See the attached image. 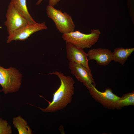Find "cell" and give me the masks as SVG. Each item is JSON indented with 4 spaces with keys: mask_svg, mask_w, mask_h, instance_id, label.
<instances>
[{
    "mask_svg": "<svg viewBox=\"0 0 134 134\" xmlns=\"http://www.w3.org/2000/svg\"><path fill=\"white\" fill-rule=\"evenodd\" d=\"M66 49L67 57L69 62L79 63L91 71L88 65L87 53L84 51L83 49L67 42H66Z\"/></svg>",
    "mask_w": 134,
    "mask_h": 134,
    "instance_id": "9",
    "label": "cell"
},
{
    "mask_svg": "<svg viewBox=\"0 0 134 134\" xmlns=\"http://www.w3.org/2000/svg\"><path fill=\"white\" fill-rule=\"evenodd\" d=\"M6 17V20L4 23L8 34L28 24L27 20L10 3L8 6Z\"/></svg>",
    "mask_w": 134,
    "mask_h": 134,
    "instance_id": "7",
    "label": "cell"
},
{
    "mask_svg": "<svg viewBox=\"0 0 134 134\" xmlns=\"http://www.w3.org/2000/svg\"><path fill=\"white\" fill-rule=\"evenodd\" d=\"M100 34L98 29H92L89 34H84L77 30L63 34L62 38L66 42L83 49L90 48L95 44L98 40Z\"/></svg>",
    "mask_w": 134,
    "mask_h": 134,
    "instance_id": "2",
    "label": "cell"
},
{
    "mask_svg": "<svg viewBox=\"0 0 134 134\" xmlns=\"http://www.w3.org/2000/svg\"><path fill=\"white\" fill-rule=\"evenodd\" d=\"M68 66L71 73L88 89L92 85L95 86L91 71L81 64L74 62H69Z\"/></svg>",
    "mask_w": 134,
    "mask_h": 134,
    "instance_id": "8",
    "label": "cell"
},
{
    "mask_svg": "<svg viewBox=\"0 0 134 134\" xmlns=\"http://www.w3.org/2000/svg\"><path fill=\"white\" fill-rule=\"evenodd\" d=\"M44 0H38L36 3V5H39ZM61 0H49L48 2L49 5L54 7L56 5L57 3L59 2Z\"/></svg>",
    "mask_w": 134,
    "mask_h": 134,
    "instance_id": "16",
    "label": "cell"
},
{
    "mask_svg": "<svg viewBox=\"0 0 134 134\" xmlns=\"http://www.w3.org/2000/svg\"><path fill=\"white\" fill-rule=\"evenodd\" d=\"M13 123L19 134H31L32 130L27 122L20 116L13 118Z\"/></svg>",
    "mask_w": 134,
    "mask_h": 134,
    "instance_id": "13",
    "label": "cell"
},
{
    "mask_svg": "<svg viewBox=\"0 0 134 134\" xmlns=\"http://www.w3.org/2000/svg\"><path fill=\"white\" fill-rule=\"evenodd\" d=\"M134 1V0H127V2H129Z\"/></svg>",
    "mask_w": 134,
    "mask_h": 134,
    "instance_id": "17",
    "label": "cell"
},
{
    "mask_svg": "<svg viewBox=\"0 0 134 134\" xmlns=\"http://www.w3.org/2000/svg\"><path fill=\"white\" fill-rule=\"evenodd\" d=\"M47 27L45 22L27 24L14 31L8 34L6 42L10 43L14 40L24 41L33 33L39 31L46 29Z\"/></svg>",
    "mask_w": 134,
    "mask_h": 134,
    "instance_id": "5",
    "label": "cell"
},
{
    "mask_svg": "<svg viewBox=\"0 0 134 134\" xmlns=\"http://www.w3.org/2000/svg\"><path fill=\"white\" fill-rule=\"evenodd\" d=\"M88 90L94 99L108 108H115L116 102L120 98L114 94L112 89L109 88H106L104 92H101L96 88L95 85H93Z\"/></svg>",
    "mask_w": 134,
    "mask_h": 134,
    "instance_id": "6",
    "label": "cell"
},
{
    "mask_svg": "<svg viewBox=\"0 0 134 134\" xmlns=\"http://www.w3.org/2000/svg\"><path fill=\"white\" fill-rule=\"evenodd\" d=\"M134 105V93L132 92L124 94L117 101L115 108H121L125 106Z\"/></svg>",
    "mask_w": 134,
    "mask_h": 134,
    "instance_id": "14",
    "label": "cell"
},
{
    "mask_svg": "<svg viewBox=\"0 0 134 134\" xmlns=\"http://www.w3.org/2000/svg\"><path fill=\"white\" fill-rule=\"evenodd\" d=\"M12 130L7 121L0 117V134H10Z\"/></svg>",
    "mask_w": 134,
    "mask_h": 134,
    "instance_id": "15",
    "label": "cell"
},
{
    "mask_svg": "<svg viewBox=\"0 0 134 134\" xmlns=\"http://www.w3.org/2000/svg\"><path fill=\"white\" fill-rule=\"evenodd\" d=\"M134 50V47L128 48L123 47L116 48L112 52L113 60L123 65Z\"/></svg>",
    "mask_w": 134,
    "mask_h": 134,
    "instance_id": "12",
    "label": "cell"
},
{
    "mask_svg": "<svg viewBox=\"0 0 134 134\" xmlns=\"http://www.w3.org/2000/svg\"><path fill=\"white\" fill-rule=\"evenodd\" d=\"M87 53L88 60H95L100 65H107L113 60L112 52L108 49H93L89 50Z\"/></svg>",
    "mask_w": 134,
    "mask_h": 134,
    "instance_id": "10",
    "label": "cell"
},
{
    "mask_svg": "<svg viewBox=\"0 0 134 134\" xmlns=\"http://www.w3.org/2000/svg\"></svg>",
    "mask_w": 134,
    "mask_h": 134,
    "instance_id": "18",
    "label": "cell"
},
{
    "mask_svg": "<svg viewBox=\"0 0 134 134\" xmlns=\"http://www.w3.org/2000/svg\"><path fill=\"white\" fill-rule=\"evenodd\" d=\"M57 76L60 81V85L53 95L52 100L49 102L45 108H39L43 112H53L65 108L71 101L74 94L75 82L69 76H66L58 71L50 73L48 74Z\"/></svg>",
    "mask_w": 134,
    "mask_h": 134,
    "instance_id": "1",
    "label": "cell"
},
{
    "mask_svg": "<svg viewBox=\"0 0 134 134\" xmlns=\"http://www.w3.org/2000/svg\"><path fill=\"white\" fill-rule=\"evenodd\" d=\"M26 0H11L10 3L28 22V24L36 22L30 14L27 8Z\"/></svg>",
    "mask_w": 134,
    "mask_h": 134,
    "instance_id": "11",
    "label": "cell"
},
{
    "mask_svg": "<svg viewBox=\"0 0 134 134\" xmlns=\"http://www.w3.org/2000/svg\"><path fill=\"white\" fill-rule=\"evenodd\" d=\"M46 9L48 16L54 21L60 33L63 34L75 31V25L69 14L49 5L46 7Z\"/></svg>",
    "mask_w": 134,
    "mask_h": 134,
    "instance_id": "4",
    "label": "cell"
},
{
    "mask_svg": "<svg viewBox=\"0 0 134 134\" xmlns=\"http://www.w3.org/2000/svg\"><path fill=\"white\" fill-rule=\"evenodd\" d=\"M22 77L17 69L12 67L6 69L0 65V85L4 93L18 91L21 85Z\"/></svg>",
    "mask_w": 134,
    "mask_h": 134,
    "instance_id": "3",
    "label": "cell"
}]
</instances>
